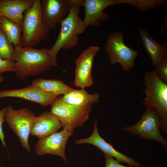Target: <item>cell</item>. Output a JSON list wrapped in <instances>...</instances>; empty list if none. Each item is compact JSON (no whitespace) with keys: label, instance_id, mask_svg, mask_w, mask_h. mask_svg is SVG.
<instances>
[{"label":"cell","instance_id":"11","mask_svg":"<svg viewBox=\"0 0 167 167\" xmlns=\"http://www.w3.org/2000/svg\"><path fill=\"white\" fill-rule=\"evenodd\" d=\"M100 49L99 46H91L83 51L76 60L73 82L75 86L84 89L92 85L91 71L95 57Z\"/></svg>","mask_w":167,"mask_h":167},{"label":"cell","instance_id":"19","mask_svg":"<svg viewBox=\"0 0 167 167\" xmlns=\"http://www.w3.org/2000/svg\"><path fill=\"white\" fill-rule=\"evenodd\" d=\"M100 95L97 93L89 94L84 88L75 89L69 93L61 96L62 101L70 105L82 106L91 103L98 102Z\"/></svg>","mask_w":167,"mask_h":167},{"label":"cell","instance_id":"23","mask_svg":"<svg viewBox=\"0 0 167 167\" xmlns=\"http://www.w3.org/2000/svg\"><path fill=\"white\" fill-rule=\"evenodd\" d=\"M154 70L158 77L167 84V56L164 58L156 67Z\"/></svg>","mask_w":167,"mask_h":167},{"label":"cell","instance_id":"7","mask_svg":"<svg viewBox=\"0 0 167 167\" xmlns=\"http://www.w3.org/2000/svg\"><path fill=\"white\" fill-rule=\"evenodd\" d=\"M36 116L27 108L15 109L11 105L7 107L5 121L18 136L22 147L30 152L28 139L30 131Z\"/></svg>","mask_w":167,"mask_h":167},{"label":"cell","instance_id":"24","mask_svg":"<svg viewBox=\"0 0 167 167\" xmlns=\"http://www.w3.org/2000/svg\"><path fill=\"white\" fill-rule=\"evenodd\" d=\"M15 68L14 61L0 58V74L7 71L15 72Z\"/></svg>","mask_w":167,"mask_h":167},{"label":"cell","instance_id":"8","mask_svg":"<svg viewBox=\"0 0 167 167\" xmlns=\"http://www.w3.org/2000/svg\"><path fill=\"white\" fill-rule=\"evenodd\" d=\"M121 31L111 33L108 38L105 50L111 64L119 63L124 71H129L134 66L138 51L127 47L123 41Z\"/></svg>","mask_w":167,"mask_h":167},{"label":"cell","instance_id":"28","mask_svg":"<svg viewBox=\"0 0 167 167\" xmlns=\"http://www.w3.org/2000/svg\"><path fill=\"white\" fill-rule=\"evenodd\" d=\"M0 167H4L3 166H1Z\"/></svg>","mask_w":167,"mask_h":167},{"label":"cell","instance_id":"6","mask_svg":"<svg viewBox=\"0 0 167 167\" xmlns=\"http://www.w3.org/2000/svg\"><path fill=\"white\" fill-rule=\"evenodd\" d=\"M94 103L82 106L70 105L64 102L60 96L51 105L50 111L58 119L63 128L73 131L76 126H82L88 119Z\"/></svg>","mask_w":167,"mask_h":167},{"label":"cell","instance_id":"15","mask_svg":"<svg viewBox=\"0 0 167 167\" xmlns=\"http://www.w3.org/2000/svg\"><path fill=\"white\" fill-rule=\"evenodd\" d=\"M62 127L61 123L56 116L51 111H45L36 117L30 135L41 139L57 132Z\"/></svg>","mask_w":167,"mask_h":167},{"label":"cell","instance_id":"16","mask_svg":"<svg viewBox=\"0 0 167 167\" xmlns=\"http://www.w3.org/2000/svg\"><path fill=\"white\" fill-rule=\"evenodd\" d=\"M34 0H0V16L22 25L23 12L31 7Z\"/></svg>","mask_w":167,"mask_h":167},{"label":"cell","instance_id":"1","mask_svg":"<svg viewBox=\"0 0 167 167\" xmlns=\"http://www.w3.org/2000/svg\"><path fill=\"white\" fill-rule=\"evenodd\" d=\"M71 7L67 15L60 22V31L54 45L49 50L53 66H58L57 56L62 49H72L79 41V35L86 27L79 16L80 7L83 6V0H70Z\"/></svg>","mask_w":167,"mask_h":167},{"label":"cell","instance_id":"20","mask_svg":"<svg viewBox=\"0 0 167 167\" xmlns=\"http://www.w3.org/2000/svg\"><path fill=\"white\" fill-rule=\"evenodd\" d=\"M0 30L15 47L21 45V25L0 16Z\"/></svg>","mask_w":167,"mask_h":167},{"label":"cell","instance_id":"13","mask_svg":"<svg viewBox=\"0 0 167 167\" xmlns=\"http://www.w3.org/2000/svg\"><path fill=\"white\" fill-rule=\"evenodd\" d=\"M41 1L44 21L49 30L53 29L70 11L71 7L70 0Z\"/></svg>","mask_w":167,"mask_h":167},{"label":"cell","instance_id":"27","mask_svg":"<svg viewBox=\"0 0 167 167\" xmlns=\"http://www.w3.org/2000/svg\"><path fill=\"white\" fill-rule=\"evenodd\" d=\"M4 78L1 75H0V83L3 81Z\"/></svg>","mask_w":167,"mask_h":167},{"label":"cell","instance_id":"3","mask_svg":"<svg viewBox=\"0 0 167 167\" xmlns=\"http://www.w3.org/2000/svg\"><path fill=\"white\" fill-rule=\"evenodd\" d=\"M146 97L143 105L154 108L161 121L160 129L162 134L167 133V84L162 81L154 70L146 71L144 75Z\"/></svg>","mask_w":167,"mask_h":167},{"label":"cell","instance_id":"12","mask_svg":"<svg viewBox=\"0 0 167 167\" xmlns=\"http://www.w3.org/2000/svg\"><path fill=\"white\" fill-rule=\"evenodd\" d=\"M93 126L92 134L88 138L76 140L75 141L76 144L88 143L92 144L102 152L104 155L115 157L116 160L120 163H126L131 167H140V165L138 162L116 150L111 143L107 142L100 136L98 132L96 121L94 122Z\"/></svg>","mask_w":167,"mask_h":167},{"label":"cell","instance_id":"22","mask_svg":"<svg viewBox=\"0 0 167 167\" xmlns=\"http://www.w3.org/2000/svg\"><path fill=\"white\" fill-rule=\"evenodd\" d=\"M166 2L167 0H138L136 8L143 11L154 8Z\"/></svg>","mask_w":167,"mask_h":167},{"label":"cell","instance_id":"21","mask_svg":"<svg viewBox=\"0 0 167 167\" xmlns=\"http://www.w3.org/2000/svg\"><path fill=\"white\" fill-rule=\"evenodd\" d=\"M14 48L0 30V58L14 61Z\"/></svg>","mask_w":167,"mask_h":167},{"label":"cell","instance_id":"2","mask_svg":"<svg viewBox=\"0 0 167 167\" xmlns=\"http://www.w3.org/2000/svg\"><path fill=\"white\" fill-rule=\"evenodd\" d=\"M49 50L46 48L38 49L21 45L15 47L14 61L16 76L24 79L28 76L38 75L53 66Z\"/></svg>","mask_w":167,"mask_h":167},{"label":"cell","instance_id":"5","mask_svg":"<svg viewBox=\"0 0 167 167\" xmlns=\"http://www.w3.org/2000/svg\"><path fill=\"white\" fill-rule=\"evenodd\" d=\"M147 108L140 120L135 124L124 127L123 131L143 139L156 141L162 145L167 150V139L161 135L160 129L161 124V118L156 110L152 107Z\"/></svg>","mask_w":167,"mask_h":167},{"label":"cell","instance_id":"4","mask_svg":"<svg viewBox=\"0 0 167 167\" xmlns=\"http://www.w3.org/2000/svg\"><path fill=\"white\" fill-rule=\"evenodd\" d=\"M24 12L21 45L23 47H33L47 39L49 35L42 16L41 1L34 0L32 6Z\"/></svg>","mask_w":167,"mask_h":167},{"label":"cell","instance_id":"10","mask_svg":"<svg viewBox=\"0 0 167 167\" xmlns=\"http://www.w3.org/2000/svg\"><path fill=\"white\" fill-rule=\"evenodd\" d=\"M73 131L63 128L61 131L39 139L36 143L35 151L38 156L46 154L58 155L66 163L65 154L67 140L73 133Z\"/></svg>","mask_w":167,"mask_h":167},{"label":"cell","instance_id":"17","mask_svg":"<svg viewBox=\"0 0 167 167\" xmlns=\"http://www.w3.org/2000/svg\"><path fill=\"white\" fill-rule=\"evenodd\" d=\"M144 47L150 56L152 64L156 67L167 56V46L155 41L144 28L138 29Z\"/></svg>","mask_w":167,"mask_h":167},{"label":"cell","instance_id":"25","mask_svg":"<svg viewBox=\"0 0 167 167\" xmlns=\"http://www.w3.org/2000/svg\"><path fill=\"white\" fill-rule=\"evenodd\" d=\"M7 107H4L0 110V139L3 147H6L5 141V136L2 130V124L5 121V114Z\"/></svg>","mask_w":167,"mask_h":167},{"label":"cell","instance_id":"26","mask_svg":"<svg viewBox=\"0 0 167 167\" xmlns=\"http://www.w3.org/2000/svg\"><path fill=\"white\" fill-rule=\"evenodd\" d=\"M104 156L105 160V167H131L126 166L121 164L112 156L107 155Z\"/></svg>","mask_w":167,"mask_h":167},{"label":"cell","instance_id":"14","mask_svg":"<svg viewBox=\"0 0 167 167\" xmlns=\"http://www.w3.org/2000/svg\"><path fill=\"white\" fill-rule=\"evenodd\" d=\"M58 96L43 92L32 85L18 89L0 91V98H19L35 102L44 107L52 105Z\"/></svg>","mask_w":167,"mask_h":167},{"label":"cell","instance_id":"18","mask_svg":"<svg viewBox=\"0 0 167 167\" xmlns=\"http://www.w3.org/2000/svg\"><path fill=\"white\" fill-rule=\"evenodd\" d=\"M32 85L43 92L58 95H64L75 89L66 85L62 80L56 79L38 78L32 82Z\"/></svg>","mask_w":167,"mask_h":167},{"label":"cell","instance_id":"9","mask_svg":"<svg viewBox=\"0 0 167 167\" xmlns=\"http://www.w3.org/2000/svg\"><path fill=\"white\" fill-rule=\"evenodd\" d=\"M134 2L133 0H84V23L86 27L90 26L98 27L101 22L108 20L110 17L109 14L104 12L106 7L110 5L123 3L132 5Z\"/></svg>","mask_w":167,"mask_h":167}]
</instances>
